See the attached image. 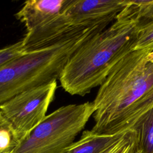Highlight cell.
<instances>
[{"mask_svg": "<svg viewBox=\"0 0 153 153\" xmlns=\"http://www.w3.org/2000/svg\"><path fill=\"white\" fill-rule=\"evenodd\" d=\"M130 130L136 133L141 153H153V106L140 116Z\"/></svg>", "mask_w": 153, "mask_h": 153, "instance_id": "obj_9", "label": "cell"}, {"mask_svg": "<svg viewBox=\"0 0 153 153\" xmlns=\"http://www.w3.org/2000/svg\"><path fill=\"white\" fill-rule=\"evenodd\" d=\"M68 0H28L15 14L25 26L26 32L41 28L63 11Z\"/></svg>", "mask_w": 153, "mask_h": 153, "instance_id": "obj_7", "label": "cell"}, {"mask_svg": "<svg viewBox=\"0 0 153 153\" xmlns=\"http://www.w3.org/2000/svg\"><path fill=\"white\" fill-rule=\"evenodd\" d=\"M89 28L53 45L27 51L0 67V105L36 87L57 81L72 54L86 40L102 32Z\"/></svg>", "mask_w": 153, "mask_h": 153, "instance_id": "obj_3", "label": "cell"}, {"mask_svg": "<svg viewBox=\"0 0 153 153\" xmlns=\"http://www.w3.org/2000/svg\"><path fill=\"white\" fill-rule=\"evenodd\" d=\"M137 36L133 21L117 17L110 26L88 38L69 57L59 79L63 89L84 96L100 86L112 67L133 51Z\"/></svg>", "mask_w": 153, "mask_h": 153, "instance_id": "obj_1", "label": "cell"}, {"mask_svg": "<svg viewBox=\"0 0 153 153\" xmlns=\"http://www.w3.org/2000/svg\"><path fill=\"white\" fill-rule=\"evenodd\" d=\"M148 60L151 62H153V51L148 54Z\"/></svg>", "mask_w": 153, "mask_h": 153, "instance_id": "obj_13", "label": "cell"}, {"mask_svg": "<svg viewBox=\"0 0 153 153\" xmlns=\"http://www.w3.org/2000/svg\"><path fill=\"white\" fill-rule=\"evenodd\" d=\"M4 122H5V120L2 118V117L1 114V112H0V126H1L4 124ZM0 153H5V152H2V151H0Z\"/></svg>", "mask_w": 153, "mask_h": 153, "instance_id": "obj_14", "label": "cell"}, {"mask_svg": "<svg viewBox=\"0 0 153 153\" xmlns=\"http://www.w3.org/2000/svg\"><path fill=\"white\" fill-rule=\"evenodd\" d=\"M151 52L131 51L111 69L93 101L92 131L105 135L123 133L128 109L153 87V62L148 60Z\"/></svg>", "mask_w": 153, "mask_h": 153, "instance_id": "obj_2", "label": "cell"}, {"mask_svg": "<svg viewBox=\"0 0 153 153\" xmlns=\"http://www.w3.org/2000/svg\"><path fill=\"white\" fill-rule=\"evenodd\" d=\"M152 106L153 87L134 103L128 109L123 126V131L130 130L139 117Z\"/></svg>", "mask_w": 153, "mask_h": 153, "instance_id": "obj_10", "label": "cell"}, {"mask_svg": "<svg viewBox=\"0 0 153 153\" xmlns=\"http://www.w3.org/2000/svg\"><path fill=\"white\" fill-rule=\"evenodd\" d=\"M124 132L105 135L96 133L91 130H85L83 131L79 140L74 142L65 153H103L118 141Z\"/></svg>", "mask_w": 153, "mask_h": 153, "instance_id": "obj_8", "label": "cell"}, {"mask_svg": "<svg viewBox=\"0 0 153 153\" xmlns=\"http://www.w3.org/2000/svg\"><path fill=\"white\" fill-rule=\"evenodd\" d=\"M56 88L57 81H53L21 93L0 105L1 114L11 131L14 145L45 118Z\"/></svg>", "mask_w": 153, "mask_h": 153, "instance_id": "obj_5", "label": "cell"}, {"mask_svg": "<svg viewBox=\"0 0 153 153\" xmlns=\"http://www.w3.org/2000/svg\"><path fill=\"white\" fill-rule=\"evenodd\" d=\"M144 49L153 51V23L138 32L137 39L133 51Z\"/></svg>", "mask_w": 153, "mask_h": 153, "instance_id": "obj_12", "label": "cell"}, {"mask_svg": "<svg viewBox=\"0 0 153 153\" xmlns=\"http://www.w3.org/2000/svg\"><path fill=\"white\" fill-rule=\"evenodd\" d=\"M94 112L93 102L62 106L47 115L9 153H65Z\"/></svg>", "mask_w": 153, "mask_h": 153, "instance_id": "obj_4", "label": "cell"}, {"mask_svg": "<svg viewBox=\"0 0 153 153\" xmlns=\"http://www.w3.org/2000/svg\"><path fill=\"white\" fill-rule=\"evenodd\" d=\"M26 52L27 51L22 40L0 48V67Z\"/></svg>", "mask_w": 153, "mask_h": 153, "instance_id": "obj_11", "label": "cell"}, {"mask_svg": "<svg viewBox=\"0 0 153 153\" xmlns=\"http://www.w3.org/2000/svg\"><path fill=\"white\" fill-rule=\"evenodd\" d=\"M126 2V0H68L62 13L73 32L95 27L106 29Z\"/></svg>", "mask_w": 153, "mask_h": 153, "instance_id": "obj_6", "label": "cell"}]
</instances>
